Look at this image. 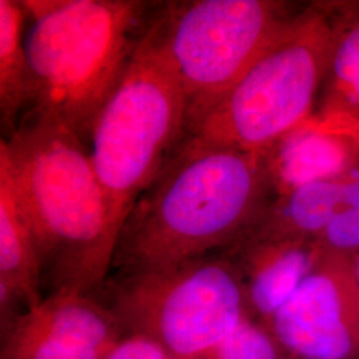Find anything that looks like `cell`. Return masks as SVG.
Listing matches in <instances>:
<instances>
[{
    "label": "cell",
    "instance_id": "cell-7",
    "mask_svg": "<svg viewBox=\"0 0 359 359\" xmlns=\"http://www.w3.org/2000/svg\"><path fill=\"white\" fill-rule=\"evenodd\" d=\"M301 8L277 0H194L163 6L158 23L187 96L188 135Z\"/></svg>",
    "mask_w": 359,
    "mask_h": 359
},
{
    "label": "cell",
    "instance_id": "cell-14",
    "mask_svg": "<svg viewBox=\"0 0 359 359\" xmlns=\"http://www.w3.org/2000/svg\"><path fill=\"white\" fill-rule=\"evenodd\" d=\"M26 13L20 1L0 0V117L13 136L35 99V83L23 38Z\"/></svg>",
    "mask_w": 359,
    "mask_h": 359
},
{
    "label": "cell",
    "instance_id": "cell-12",
    "mask_svg": "<svg viewBox=\"0 0 359 359\" xmlns=\"http://www.w3.org/2000/svg\"><path fill=\"white\" fill-rule=\"evenodd\" d=\"M351 177L314 182L276 196L233 244L274 240L317 241L338 213Z\"/></svg>",
    "mask_w": 359,
    "mask_h": 359
},
{
    "label": "cell",
    "instance_id": "cell-8",
    "mask_svg": "<svg viewBox=\"0 0 359 359\" xmlns=\"http://www.w3.org/2000/svg\"><path fill=\"white\" fill-rule=\"evenodd\" d=\"M268 329L290 359H359V286L350 257L325 253Z\"/></svg>",
    "mask_w": 359,
    "mask_h": 359
},
{
    "label": "cell",
    "instance_id": "cell-16",
    "mask_svg": "<svg viewBox=\"0 0 359 359\" xmlns=\"http://www.w3.org/2000/svg\"><path fill=\"white\" fill-rule=\"evenodd\" d=\"M194 359H290L269 329L246 316L231 333Z\"/></svg>",
    "mask_w": 359,
    "mask_h": 359
},
{
    "label": "cell",
    "instance_id": "cell-17",
    "mask_svg": "<svg viewBox=\"0 0 359 359\" xmlns=\"http://www.w3.org/2000/svg\"><path fill=\"white\" fill-rule=\"evenodd\" d=\"M326 253L353 256L359 252V172L348 180L342 204L317 238Z\"/></svg>",
    "mask_w": 359,
    "mask_h": 359
},
{
    "label": "cell",
    "instance_id": "cell-15",
    "mask_svg": "<svg viewBox=\"0 0 359 359\" xmlns=\"http://www.w3.org/2000/svg\"><path fill=\"white\" fill-rule=\"evenodd\" d=\"M341 20L314 112L359 120V1H339Z\"/></svg>",
    "mask_w": 359,
    "mask_h": 359
},
{
    "label": "cell",
    "instance_id": "cell-13",
    "mask_svg": "<svg viewBox=\"0 0 359 359\" xmlns=\"http://www.w3.org/2000/svg\"><path fill=\"white\" fill-rule=\"evenodd\" d=\"M0 283L28 310L44 299L41 265L32 231L6 175L0 173Z\"/></svg>",
    "mask_w": 359,
    "mask_h": 359
},
{
    "label": "cell",
    "instance_id": "cell-9",
    "mask_svg": "<svg viewBox=\"0 0 359 359\" xmlns=\"http://www.w3.org/2000/svg\"><path fill=\"white\" fill-rule=\"evenodd\" d=\"M123 338L93 295H48L0 333V359H100Z\"/></svg>",
    "mask_w": 359,
    "mask_h": 359
},
{
    "label": "cell",
    "instance_id": "cell-19",
    "mask_svg": "<svg viewBox=\"0 0 359 359\" xmlns=\"http://www.w3.org/2000/svg\"><path fill=\"white\" fill-rule=\"evenodd\" d=\"M350 259H351L354 276H355V280H357L359 286V252L358 253H355V255H353V256H350Z\"/></svg>",
    "mask_w": 359,
    "mask_h": 359
},
{
    "label": "cell",
    "instance_id": "cell-2",
    "mask_svg": "<svg viewBox=\"0 0 359 359\" xmlns=\"http://www.w3.org/2000/svg\"><path fill=\"white\" fill-rule=\"evenodd\" d=\"M274 197L264 154L187 137L129 212L111 273L163 269L222 252Z\"/></svg>",
    "mask_w": 359,
    "mask_h": 359
},
{
    "label": "cell",
    "instance_id": "cell-5",
    "mask_svg": "<svg viewBox=\"0 0 359 359\" xmlns=\"http://www.w3.org/2000/svg\"><path fill=\"white\" fill-rule=\"evenodd\" d=\"M339 20V1L304 6L187 137L266 152L314 114Z\"/></svg>",
    "mask_w": 359,
    "mask_h": 359
},
{
    "label": "cell",
    "instance_id": "cell-4",
    "mask_svg": "<svg viewBox=\"0 0 359 359\" xmlns=\"http://www.w3.org/2000/svg\"><path fill=\"white\" fill-rule=\"evenodd\" d=\"M187 135V96L156 13L88 140L93 167L120 231Z\"/></svg>",
    "mask_w": 359,
    "mask_h": 359
},
{
    "label": "cell",
    "instance_id": "cell-6",
    "mask_svg": "<svg viewBox=\"0 0 359 359\" xmlns=\"http://www.w3.org/2000/svg\"><path fill=\"white\" fill-rule=\"evenodd\" d=\"M93 297L124 337L147 338L177 359L196 358L249 316L240 274L219 252L109 276Z\"/></svg>",
    "mask_w": 359,
    "mask_h": 359
},
{
    "label": "cell",
    "instance_id": "cell-11",
    "mask_svg": "<svg viewBox=\"0 0 359 359\" xmlns=\"http://www.w3.org/2000/svg\"><path fill=\"white\" fill-rule=\"evenodd\" d=\"M240 274L248 314L268 327L326 253L316 240L236 243L219 252Z\"/></svg>",
    "mask_w": 359,
    "mask_h": 359
},
{
    "label": "cell",
    "instance_id": "cell-3",
    "mask_svg": "<svg viewBox=\"0 0 359 359\" xmlns=\"http://www.w3.org/2000/svg\"><path fill=\"white\" fill-rule=\"evenodd\" d=\"M26 48L35 83L27 112L47 116L88 142L154 16L139 0H27ZM26 112V114H27Z\"/></svg>",
    "mask_w": 359,
    "mask_h": 359
},
{
    "label": "cell",
    "instance_id": "cell-1",
    "mask_svg": "<svg viewBox=\"0 0 359 359\" xmlns=\"http://www.w3.org/2000/svg\"><path fill=\"white\" fill-rule=\"evenodd\" d=\"M0 173L34 234L44 298L96 294L111 274L120 229L86 142L51 117L27 112L1 140Z\"/></svg>",
    "mask_w": 359,
    "mask_h": 359
},
{
    "label": "cell",
    "instance_id": "cell-18",
    "mask_svg": "<svg viewBox=\"0 0 359 359\" xmlns=\"http://www.w3.org/2000/svg\"><path fill=\"white\" fill-rule=\"evenodd\" d=\"M100 359H177L165 348L142 337H124Z\"/></svg>",
    "mask_w": 359,
    "mask_h": 359
},
{
    "label": "cell",
    "instance_id": "cell-10",
    "mask_svg": "<svg viewBox=\"0 0 359 359\" xmlns=\"http://www.w3.org/2000/svg\"><path fill=\"white\" fill-rule=\"evenodd\" d=\"M274 196L359 172V120L314 112L264 152Z\"/></svg>",
    "mask_w": 359,
    "mask_h": 359
}]
</instances>
